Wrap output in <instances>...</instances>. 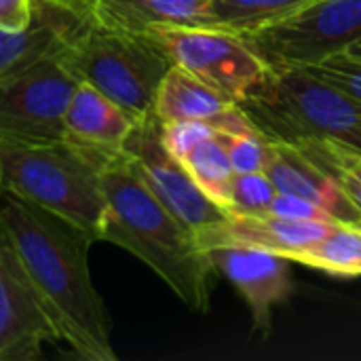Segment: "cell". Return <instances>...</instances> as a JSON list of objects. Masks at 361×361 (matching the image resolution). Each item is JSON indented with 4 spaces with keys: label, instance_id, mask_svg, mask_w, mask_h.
<instances>
[{
    "label": "cell",
    "instance_id": "9",
    "mask_svg": "<svg viewBox=\"0 0 361 361\" xmlns=\"http://www.w3.org/2000/svg\"><path fill=\"white\" fill-rule=\"evenodd\" d=\"M125 152L154 197L195 235L224 220V212L192 180L180 159L163 144L161 121L152 114L135 121Z\"/></svg>",
    "mask_w": 361,
    "mask_h": 361
},
{
    "label": "cell",
    "instance_id": "28",
    "mask_svg": "<svg viewBox=\"0 0 361 361\" xmlns=\"http://www.w3.org/2000/svg\"><path fill=\"white\" fill-rule=\"evenodd\" d=\"M49 2H53V4H57V6H61L66 11H72V13H76L80 17H93L95 6H97L99 0H49Z\"/></svg>",
    "mask_w": 361,
    "mask_h": 361
},
{
    "label": "cell",
    "instance_id": "14",
    "mask_svg": "<svg viewBox=\"0 0 361 361\" xmlns=\"http://www.w3.org/2000/svg\"><path fill=\"white\" fill-rule=\"evenodd\" d=\"M334 222L319 220H288L275 214L262 216H239L226 214L222 222L197 233L199 245L207 252L212 247H254L292 258L296 252L309 247L322 239Z\"/></svg>",
    "mask_w": 361,
    "mask_h": 361
},
{
    "label": "cell",
    "instance_id": "23",
    "mask_svg": "<svg viewBox=\"0 0 361 361\" xmlns=\"http://www.w3.org/2000/svg\"><path fill=\"white\" fill-rule=\"evenodd\" d=\"M235 173H258L264 171L271 159V142L258 131L243 133H218Z\"/></svg>",
    "mask_w": 361,
    "mask_h": 361
},
{
    "label": "cell",
    "instance_id": "5",
    "mask_svg": "<svg viewBox=\"0 0 361 361\" xmlns=\"http://www.w3.org/2000/svg\"><path fill=\"white\" fill-rule=\"evenodd\" d=\"M237 106L275 144L341 137L361 125V104L307 68H271Z\"/></svg>",
    "mask_w": 361,
    "mask_h": 361
},
{
    "label": "cell",
    "instance_id": "16",
    "mask_svg": "<svg viewBox=\"0 0 361 361\" xmlns=\"http://www.w3.org/2000/svg\"><path fill=\"white\" fill-rule=\"evenodd\" d=\"M93 17L140 34L157 27H220L212 0H99Z\"/></svg>",
    "mask_w": 361,
    "mask_h": 361
},
{
    "label": "cell",
    "instance_id": "18",
    "mask_svg": "<svg viewBox=\"0 0 361 361\" xmlns=\"http://www.w3.org/2000/svg\"><path fill=\"white\" fill-rule=\"evenodd\" d=\"M290 262L336 277H361V224L334 222L322 239L296 252Z\"/></svg>",
    "mask_w": 361,
    "mask_h": 361
},
{
    "label": "cell",
    "instance_id": "20",
    "mask_svg": "<svg viewBox=\"0 0 361 361\" xmlns=\"http://www.w3.org/2000/svg\"><path fill=\"white\" fill-rule=\"evenodd\" d=\"M315 167H319L361 214V154L334 137L311 140L296 146Z\"/></svg>",
    "mask_w": 361,
    "mask_h": 361
},
{
    "label": "cell",
    "instance_id": "8",
    "mask_svg": "<svg viewBox=\"0 0 361 361\" xmlns=\"http://www.w3.org/2000/svg\"><path fill=\"white\" fill-rule=\"evenodd\" d=\"M76 78L55 59L0 80V142L53 144L63 140Z\"/></svg>",
    "mask_w": 361,
    "mask_h": 361
},
{
    "label": "cell",
    "instance_id": "21",
    "mask_svg": "<svg viewBox=\"0 0 361 361\" xmlns=\"http://www.w3.org/2000/svg\"><path fill=\"white\" fill-rule=\"evenodd\" d=\"M220 27L250 34L279 23L315 0H212Z\"/></svg>",
    "mask_w": 361,
    "mask_h": 361
},
{
    "label": "cell",
    "instance_id": "31",
    "mask_svg": "<svg viewBox=\"0 0 361 361\" xmlns=\"http://www.w3.org/2000/svg\"><path fill=\"white\" fill-rule=\"evenodd\" d=\"M0 195H2V178H0Z\"/></svg>",
    "mask_w": 361,
    "mask_h": 361
},
{
    "label": "cell",
    "instance_id": "22",
    "mask_svg": "<svg viewBox=\"0 0 361 361\" xmlns=\"http://www.w3.org/2000/svg\"><path fill=\"white\" fill-rule=\"evenodd\" d=\"M277 195L275 184L264 171L258 173H237L231 188L228 207L224 214L239 216H262L269 214V207Z\"/></svg>",
    "mask_w": 361,
    "mask_h": 361
},
{
    "label": "cell",
    "instance_id": "30",
    "mask_svg": "<svg viewBox=\"0 0 361 361\" xmlns=\"http://www.w3.org/2000/svg\"><path fill=\"white\" fill-rule=\"evenodd\" d=\"M347 53L353 55V57H357V59H361V38H357V40L347 49Z\"/></svg>",
    "mask_w": 361,
    "mask_h": 361
},
{
    "label": "cell",
    "instance_id": "1",
    "mask_svg": "<svg viewBox=\"0 0 361 361\" xmlns=\"http://www.w3.org/2000/svg\"><path fill=\"white\" fill-rule=\"evenodd\" d=\"M0 226L57 338L82 360L116 361L110 317L89 273L93 239L11 190L0 195Z\"/></svg>",
    "mask_w": 361,
    "mask_h": 361
},
{
    "label": "cell",
    "instance_id": "2",
    "mask_svg": "<svg viewBox=\"0 0 361 361\" xmlns=\"http://www.w3.org/2000/svg\"><path fill=\"white\" fill-rule=\"evenodd\" d=\"M102 188L106 216L99 241L127 250L150 267L190 311L207 313L214 262L195 233L154 197L127 152L102 169Z\"/></svg>",
    "mask_w": 361,
    "mask_h": 361
},
{
    "label": "cell",
    "instance_id": "10",
    "mask_svg": "<svg viewBox=\"0 0 361 361\" xmlns=\"http://www.w3.org/2000/svg\"><path fill=\"white\" fill-rule=\"evenodd\" d=\"M47 341H59L57 332L0 226V361L36 360Z\"/></svg>",
    "mask_w": 361,
    "mask_h": 361
},
{
    "label": "cell",
    "instance_id": "29",
    "mask_svg": "<svg viewBox=\"0 0 361 361\" xmlns=\"http://www.w3.org/2000/svg\"><path fill=\"white\" fill-rule=\"evenodd\" d=\"M334 140H338V142L345 144L347 148H351V150H355V152H360L361 154V125L360 127H355V129H351V131H347V133L341 135V137H334Z\"/></svg>",
    "mask_w": 361,
    "mask_h": 361
},
{
    "label": "cell",
    "instance_id": "12",
    "mask_svg": "<svg viewBox=\"0 0 361 361\" xmlns=\"http://www.w3.org/2000/svg\"><path fill=\"white\" fill-rule=\"evenodd\" d=\"M89 19L49 0H34L23 27L0 30V80L59 59Z\"/></svg>",
    "mask_w": 361,
    "mask_h": 361
},
{
    "label": "cell",
    "instance_id": "24",
    "mask_svg": "<svg viewBox=\"0 0 361 361\" xmlns=\"http://www.w3.org/2000/svg\"><path fill=\"white\" fill-rule=\"evenodd\" d=\"M307 70L361 104V59L343 51L315 66H309Z\"/></svg>",
    "mask_w": 361,
    "mask_h": 361
},
{
    "label": "cell",
    "instance_id": "4",
    "mask_svg": "<svg viewBox=\"0 0 361 361\" xmlns=\"http://www.w3.org/2000/svg\"><path fill=\"white\" fill-rule=\"evenodd\" d=\"M76 82L89 85L135 121L154 112V99L173 61L152 34L116 30L95 17L57 59Z\"/></svg>",
    "mask_w": 361,
    "mask_h": 361
},
{
    "label": "cell",
    "instance_id": "6",
    "mask_svg": "<svg viewBox=\"0 0 361 361\" xmlns=\"http://www.w3.org/2000/svg\"><path fill=\"white\" fill-rule=\"evenodd\" d=\"M241 36L269 68H309L361 38V0H315L279 23Z\"/></svg>",
    "mask_w": 361,
    "mask_h": 361
},
{
    "label": "cell",
    "instance_id": "19",
    "mask_svg": "<svg viewBox=\"0 0 361 361\" xmlns=\"http://www.w3.org/2000/svg\"><path fill=\"white\" fill-rule=\"evenodd\" d=\"M180 161L184 163V167L197 182V186L224 212L228 207L231 188H233V180L237 173L231 165L228 152L220 135L216 133L214 137L203 140Z\"/></svg>",
    "mask_w": 361,
    "mask_h": 361
},
{
    "label": "cell",
    "instance_id": "25",
    "mask_svg": "<svg viewBox=\"0 0 361 361\" xmlns=\"http://www.w3.org/2000/svg\"><path fill=\"white\" fill-rule=\"evenodd\" d=\"M218 129L209 121H169L161 123V137L165 148L176 157L184 159L203 140L214 137Z\"/></svg>",
    "mask_w": 361,
    "mask_h": 361
},
{
    "label": "cell",
    "instance_id": "7",
    "mask_svg": "<svg viewBox=\"0 0 361 361\" xmlns=\"http://www.w3.org/2000/svg\"><path fill=\"white\" fill-rule=\"evenodd\" d=\"M180 66L239 104L269 76V66L245 38L224 27H157L150 30Z\"/></svg>",
    "mask_w": 361,
    "mask_h": 361
},
{
    "label": "cell",
    "instance_id": "15",
    "mask_svg": "<svg viewBox=\"0 0 361 361\" xmlns=\"http://www.w3.org/2000/svg\"><path fill=\"white\" fill-rule=\"evenodd\" d=\"M264 173L279 192L302 197L324 207L338 222L361 224V214L336 182L315 167L296 146L271 142V159Z\"/></svg>",
    "mask_w": 361,
    "mask_h": 361
},
{
    "label": "cell",
    "instance_id": "26",
    "mask_svg": "<svg viewBox=\"0 0 361 361\" xmlns=\"http://www.w3.org/2000/svg\"><path fill=\"white\" fill-rule=\"evenodd\" d=\"M269 214H275L279 218H288V220H319V222H338L334 220L324 207L296 197V195H288V192H279L275 195Z\"/></svg>",
    "mask_w": 361,
    "mask_h": 361
},
{
    "label": "cell",
    "instance_id": "27",
    "mask_svg": "<svg viewBox=\"0 0 361 361\" xmlns=\"http://www.w3.org/2000/svg\"><path fill=\"white\" fill-rule=\"evenodd\" d=\"M34 0H0V30H19L32 17Z\"/></svg>",
    "mask_w": 361,
    "mask_h": 361
},
{
    "label": "cell",
    "instance_id": "13",
    "mask_svg": "<svg viewBox=\"0 0 361 361\" xmlns=\"http://www.w3.org/2000/svg\"><path fill=\"white\" fill-rule=\"evenodd\" d=\"M135 118L89 85L78 82L63 121V142L87 161L106 169L125 154Z\"/></svg>",
    "mask_w": 361,
    "mask_h": 361
},
{
    "label": "cell",
    "instance_id": "11",
    "mask_svg": "<svg viewBox=\"0 0 361 361\" xmlns=\"http://www.w3.org/2000/svg\"><path fill=\"white\" fill-rule=\"evenodd\" d=\"M214 269L222 273L245 298L254 330L267 336L271 332L273 307L292 294L290 260L254 247H212L207 250Z\"/></svg>",
    "mask_w": 361,
    "mask_h": 361
},
{
    "label": "cell",
    "instance_id": "17",
    "mask_svg": "<svg viewBox=\"0 0 361 361\" xmlns=\"http://www.w3.org/2000/svg\"><path fill=\"white\" fill-rule=\"evenodd\" d=\"M235 102L220 91L190 74L188 70L173 66L157 93L154 116L161 123L169 121H212Z\"/></svg>",
    "mask_w": 361,
    "mask_h": 361
},
{
    "label": "cell",
    "instance_id": "3",
    "mask_svg": "<svg viewBox=\"0 0 361 361\" xmlns=\"http://www.w3.org/2000/svg\"><path fill=\"white\" fill-rule=\"evenodd\" d=\"M2 190L55 214L93 241L102 239L106 197L102 169L70 144L0 142Z\"/></svg>",
    "mask_w": 361,
    "mask_h": 361
}]
</instances>
